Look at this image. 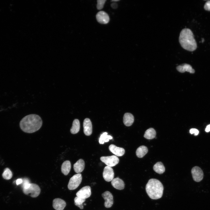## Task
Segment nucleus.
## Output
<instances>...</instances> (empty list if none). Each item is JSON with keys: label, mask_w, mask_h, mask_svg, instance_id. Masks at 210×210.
I'll return each instance as SVG.
<instances>
[{"label": "nucleus", "mask_w": 210, "mask_h": 210, "mask_svg": "<svg viewBox=\"0 0 210 210\" xmlns=\"http://www.w3.org/2000/svg\"><path fill=\"white\" fill-rule=\"evenodd\" d=\"M42 125L41 118L38 115L31 114L27 115L21 120L20 126L24 132L32 133L38 130Z\"/></svg>", "instance_id": "obj_1"}, {"label": "nucleus", "mask_w": 210, "mask_h": 210, "mask_svg": "<svg viewBox=\"0 0 210 210\" xmlns=\"http://www.w3.org/2000/svg\"><path fill=\"white\" fill-rule=\"evenodd\" d=\"M179 41L181 46L188 51H193L197 48V44L193 32L188 28L182 30L180 34Z\"/></svg>", "instance_id": "obj_2"}, {"label": "nucleus", "mask_w": 210, "mask_h": 210, "mask_svg": "<svg viewBox=\"0 0 210 210\" xmlns=\"http://www.w3.org/2000/svg\"><path fill=\"white\" fill-rule=\"evenodd\" d=\"M163 186L159 180L155 178L149 179L146 186V190L149 197L153 200L161 198L162 195Z\"/></svg>", "instance_id": "obj_3"}, {"label": "nucleus", "mask_w": 210, "mask_h": 210, "mask_svg": "<svg viewBox=\"0 0 210 210\" xmlns=\"http://www.w3.org/2000/svg\"><path fill=\"white\" fill-rule=\"evenodd\" d=\"M23 193L26 195H29L32 197H37L39 195L41 190L37 184L30 183L29 187L26 189H23Z\"/></svg>", "instance_id": "obj_4"}, {"label": "nucleus", "mask_w": 210, "mask_h": 210, "mask_svg": "<svg viewBox=\"0 0 210 210\" xmlns=\"http://www.w3.org/2000/svg\"><path fill=\"white\" fill-rule=\"evenodd\" d=\"M82 180L81 174L78 173L74 175L70 179L68 188L70 190L76 189L80 184Z\"/></svg>", "instance_id": "obj_5"}, {"label": "nucleus", "mask_w": 210, "mask_h": 210, "mask_svg": "<svg viewBox=\"0 0 210 210\" xmlns=\"http://www.w3.org/2000/svg\"><path fill=\"white\" fill-rule=\"evenodd\" d=\"M100 159L107 166L111 167L115 166L119 162L118 158L117 156L114 155L102 156L100 158Z\"/></svg>", "instance_id": "obj_6"}, {"label": "nucleus", "mask_w": 210, "mask_h": 210, "mask_svg": "<svg viewBox=\"0 0 210 210\" xmlns=\"http://www.w3.org/2000/svg\"><path fill=\"white\" fill-rule=\"evenodd\" d=\"M191 173L194 180L196 182L201 181L203 178V173L199 167L195 166L191 170Z\"/></svg>", "instance_id": "obj_7"}, {"label": "nucleus", "mask_w": 210, "mask_h": 210, "mask_svg": "<svg viewBox=\"0 0 210 210\" xmlns=\"http://www.w3.org/2000/svg\"><path fill=\"white\" fill-rule=\"evenodd\" d=\"M91 194V188L89 186L83 187L76 193L77 197L85 199L89 197Z\"/></svg>", "instance_id": "obj_8"}, {"label": "nucleus", "mask_w": 210, "mask_h": 210, "mask_svg": "<svg viewBox=\"0 0 210 210\" xmlns=\"http://www.w3.org/2000/svg\"><path fill=\"white\" fill-rule=\"evenodd\" d=\"M103 176L106 181L109 182L112 181L114 176V173L113 169L111 167L106 166L104 169Z\"/></svg>", "instance_id": "obj_9"}, {"label": "nucleus", "mask_w": 210, "mask_h": 210, "mask_svg": "<svg viewBox=\"0 0 210 210\" xmlns=\"http://www.w3.org/2000/svg\"><path fill=\"white\" fill-rule=\"evenodd\" d=\"M102 196L105 200L104 206L107 208L111 207L113 203L112 194L108 191H106L102 194Z\"/></svg>", "instance_id": "obj_10"}, {"label": "nucleus", "mask_w": 210, "mask_h": 210, "mask_svg": "<svg viewBox=\"0 0 210 210\" xmlns=\"http://www.w3.org/2000/svg\"><path fill=\"white\" fill-rule=\"evenodd\" d=\"M96 18L97 21L101 24H107L109 21V18L108 15L106 12L103 11H99L97 14Z\"/></svg>", "instance_id": "obj_11"}, {"label": "nucleus", "mask_w": 210, "mask_h": 210, "mask_svg": "<svg viewBox=\"0 0 210 210\" xmlns=\"http://www.w3.org/2000/svg\"><path fill=\"white\" fill-rule=\"evenodd\" d=\"M83 132L87 136L90 135L92 133V125L89 118H86L83 122Z\"/></svg>", "instance_id": "obj_12"}, {"label": "nucleus", "mask_w": 210, "mask_h": 210, "mask_svg": "<svg viewBox=\"0 0 210 210\" xmlns=\"http://www.w3.org/2000/svg\"><path fill=\"white\" fill-rule=\"evenodd\" d=\"M66 205L65 202L60 198H55L53 201L52 206L56 210H63Z\"/></svg>", "instance_id": "obj_13"}, {"label": "nucleus", "mask_w": 210, "mask_h": 210, "mask_svg": "<svg viewBox=\"0 0 210 210\" xmlns=\"http://www.w3.org/2000/svg\"><path fill=\"white\" fill-rule=\"evenodd\" d=\"M176 69L178 71L181 73L187 71L190 73L193 74L195 72V70L192 68L190 65L186 63L177 66L176 67Z\"/></svg>", "instance_id": "obj_14"}, {"label": "nucleus", "mask_w": 210, "mask_h": 210, "mask_svg": "<svg viewBox=\"0 0 210 210\" xmlns=\"http://www.w3.org/2000/svg\"><path fill=\"white\" fill-rule=\"evenodd\" d=\"M109 150L117 156H121L125 153V149L122 148L118 147L113 144H111L109 146Z\"/></svg>", "instance_id": "obj_15"}, {"label": "nucleus", "mask_w": 210, "mask_h": 210, "mask_svg": "<svg viewBox=\"0 0 210 210\" xmlns=\"http://www.w3.org/2000/svg\"><path fill=\"white\" fill-rule=\"evenodd\" d=\"M111 183L113 187L116 189L122 190L124 188V181L118 178H113L111 181Z\"/></svg>", "instance_id": "obj_16"}, {"label": "nucleus", "mask_w": 210, "mask_h": 210, "mask_svg": "<svg viewBox=\"0 0 210 210\" xmlns=\"http://www.w3.org/2000/svg\"><path fill=\"white\" fill-rule=\"evenodd\" d=\"M85 163L83 160L80 159L74 165L73 168L74 171L79 173L82 172L84 169Z\"/></svg>", "instance_id": "obj_17"}, {"label": "nucleus", "mask_w": 210, "mask_h": 210, "mask_svg": "<svg viewBox=\"0 0 210 210\" xmlns=\"http://www.w3.org/2000/svg\"><path fill=\"white\" fill-rule=\"evenodd\" d=\"M134 120V117L131 113H127L124 114L123 117V122L126 126H131L133 123Z\"/></svg>", "instance_id": "obj_18"}, {"label": "nucleus", "mask_w": 210, "mask_h": 210, "mask_svg": "<svg viewBox=\"0 0 210 210\" xmlns=\"http://www.w3.org/2000/svg\"><path fill=\"white\" fill-rule=\"evenodd\" d=\"M71 167V163L69 160H66L62 164L61 167L62 173L65 175H67L70 172Z\"/></svg>", "instance_id": "obj_19"}, {"label": "nucleus", "mask_w": 210, "mask_h": 210, "mask_svg": "<svg viewBox=\"0 0 210 210\" xmlns=\"http://www.w3.org/2000/svg\"><path fill=\"white\" fill-rule=\"evenodd\" d=\"M147 148L144 146H141L139 147L136 151L137 156L139 158H143L148 152Z\"/></svg>", "instance_id": "obj_20"}, {"label": "nucleus", "mask_w": 210, "mask_h": 210, "mask_svg": "<svg viewBox=\"0 0 210 210\" xmlns=\"http://www.w3.org/2000/svg\"><path fill=\"white\" fill-rule=\"evenodd\" d=\"M80 128L79 121L78 119H75L73 121L72 126L70 130L71 133L73 134L77 133L79 131Z\"/></svg>", "instance_id": "obj_21"}, {"label": "nucleus", "mask_w": 210, "mask_h": 210, "mask_svg": "<svg viewBox=\"0 0 210 210\" xmlns=\"http://www.w3.org/2000/svg\"><path fill=\"white\" fill-rule=\"evenodd\" d=\"M154 170L157 173L161 174L165 171V168L163 163L160 162H157L153 166Z\"/></svg>", "instance_id": "obj_22"}, {"label": "nucleus", "mask_w": 210, "mask_h": 210, "mask_svg": "<svg viewBox=\"0 0 210 210\" xmlns=\"http://www.w3.org/2000/svg\"><path fill=\"white\" fill-rule=\"evenodd\" d=\"M156 135V132L153 128H150L145 132L144 137L148 139H151L155 138Z\"/></svg>", "instance_id": "obj_23"}, {"label": "nucleus", "mask_w": 210, "mask_h": 210, "mask_svg": "<svg viewBox=\"0 0 210 210\" xmlns=\"http://www.w3.org/2000/svg\"><path fill=\"white\" fill-rule=\"evenodd\" d=\"M106 132L103 133L101 134L99 138V142L100 144H103L104 143L108 142L109 139H113V137L109 135H108Z\"/></svg>", "instance_id": "obj_24"}, {"label": "nucleus", "mask_w": 210, "mask_h": 210, "mask_svg": "<svg viewBox=\"0 0 210 210\" xmlns=\"http://www.w3.org/2000/svg\"><path fill=\"white\" fill-rule=\"evenodd\" d=\"M85 199H83L78 197H76L74 199V204L80 209L83 208V203L85 201Z\"/></svg>", "instance_id": "obj_25"}, {"label": "nucleus", "mask_w": 210, "mask_h": 210, "mask_svg": "<svg viewBox=\"0 0 210 210\" xmlns=\"http://www.w3.org/2000/svg\"><path fill=\"white\" fill-rule=\"evenodd\" d=\"M12 173L10 170L8 168H6L2 174L3 178L6 180H9L11 178L12 176Z\"/></svg>", "instance_id": "obj_26"}, {"label": "nucleus", "mask_w": 210, "mask_h": 210, "mask_svg": "<svg viewBox=\"0 0 210 210\" xmlns=\"http://www.w3.org/2000/svg\"><path fill=\"white\" fill-rule=\"evenodd\" d=\"M22 183L23 189H27L30 185V183H29V180L26 178L23 179Z\"/></svg>", "instance_id": "obj_27"}, {"label": "nucleus", "mask_w": 210, "mask_h": 210, "mask_svg": "<svg viewBox=\"0 0 210 210\" xmlns=\"http://www.w3.org/2000/svg\"><path fill=\"white\" fill-rule=\"evenodd\" d=\"M106 0H98L97 1V7L98 9L101 10L102 9L104 6Z\"/></svg>", "instance_id": "obj_28"}, {"label": "nucleus", "mask_w": 210, "mask_h": 210, "mask_svg": "<svg viewBox=\"0 0 210 210\" xmlns=\"http://www.w3.org/2000/svg\"><path fill=\"white\" fill-rule=\"evenodd\" d=\"M204 8L206 10L210 11V0L207 1L205 3Z\"/></svg>", "instance_id": "obj_29"}, {"label": "nucleus", "mask_w": 210, "mask_h": 210, "mask_svg": "<svg viewBox=\"0 0 210 210\" xmlns=\"http://www.w3.org/2000/svg\"><path fill=\"white\" fill-rule=\"evenodd\" d=\"M189 132L191 134H194L195 136L197 135L199 133L198 130L195 128H192L190 129Z\"/></svg>", "instance_id": "obj_30"}, {"label": "nucleus", "mask_w": 210, "mask_h": 210, "mask_svg": "<svg viewBox=\"0 0 210 210\" xmlns=\"http://www.w3.org/2000/svg\"><path fill=\"white\" fill-rule=\"evenodd\" d=\"M23 181L22 180L21 178L18 179L16 181V183L17 185H18L22 183Z\"/></svg>", "instance_id": "obj_31"}, {"label": "nucleus", "mask_w": 210, "mask_h": 210, "mask_svg": "<svg viewBox=\"0 0 210 210\" xmlns=\"http://www.w3.org/2000/svg\"><path fill=\"white\" fill-rule=\"evenodd\" d=\"M205 131L206 132H209L210 131V124L207 126Z\"/></svg>", "instance_id": "obj_32"}, {"label": "nucleus", "mask_w": 210, "mask_h": 210, "mask_svg": "<svg viewBox=\"0 0 210 210\" xmlns=\"http://www.w3.org/2000/svg\"><path fill=\"white\" fill-rule=\"evenodd\" d=\"M111 6L113 8H116L117 7V4L116 3H113L111 4Z\"/></svg>", "instance_id": "obj_33"}, {"label": "nucleus", "mask_w": 210, "mask_h": 210, "mask_svg": "<svg viewBox=\"0 0 210 210\" xmlns=\"http://www.w3.org/2000/svg\"><path fill=\"white\" fill-rule=\"evenodd\" d=\"M119 1V0H112L111 1Z\"/></svg>", "instance_id": "obj_34"}, {"label": "nucleus", "mask_w": 210, "mask_h": 210, "mask_svg": "<svg viewBox=\"0 0 210 210\" xmlns=\"http://www.w3.org/2000/svg\"><path fill=\"white\" fill-rule=\"evenodd\" d=\"M204 41V39L203 38H202V43Z\"/></svg>", "instance_id": "obj_35"}]
</instances>
